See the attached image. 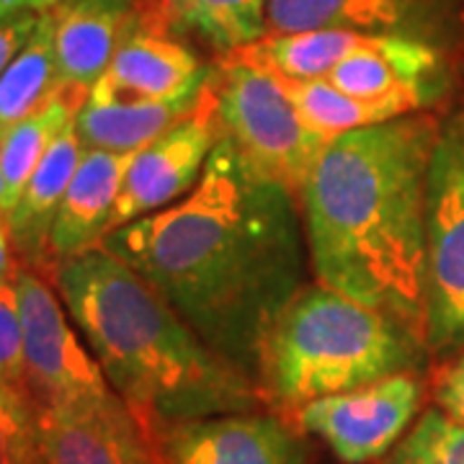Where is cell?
Masks as SVG:
<instances>
[{
	"label": "cell",
	"instance_id": "cell-24",
	"mask_svg": "<svg viewBox=\"0 0 464 464\" xmlns=\"http://www.w3.org/2000/svg\"><path fill=\"white\" fill-rule=\"evenodd\" d=\"M382 464H464V423L433 405Z\"/></svg>",
	"mask_w": 464,
	"mask_h": 464
},
{
	"label": "cell",
	"instance_id": "cell-13",
	"mask_svg": "<svg viewBox=\"0 0 464 464\" xmlns=\"http://www.w3.org/2000/svg\"><path fill=\"white\" fill-rule=\"evenodd\" d=\"M447 0H268L266 34L338 32L408 36L444 47Z\"/></svg>",
	"mask_w": 464,
	"mask_h": 464
},
{
	"label": "cell",
	"instance_id": "cell-5",
	"mask_svg": "<svg viewBox=\"0 0 464 464\" xmlns=\"http://www.w3.org/2000/svg\"><path fill=\"white\" fill-rule=\"evenodd\" d=\"M215 93L222 137L237 158L256 176L299 197L333 137L302 119L276 75L232 52L217 60Z\"/></svg>",
	"mask_w": 464,
	"mask_h": 464
},
{
	"label": "cell",
	"instance_id": "cell-14",
	"mask_svg": "<svg viewBox=\"0 0 464 464\" xmlns=\"http://www.w3.org/2000/svg\"><path fill=\"white\" fill-rule=\"evenodd\" d=\"M44 464H163L124 400L101 408H36Z\"/></svg>",
	"mask_w": 464,
	"mask_h": 464
},
{
	"label": "cell",
	"instance_id": "cell-11",
	"mask_svg": "<svg viewBox=\"0 0 464 464\" xmlns=\"http://www.w3.org/2000/svg\"><path fill=\"white\" fill-rule=\"evenodd\" d=\"M328 81L353 99L408 116L447 99L451 65L447 50L431 42L366 34L364 44L333 67Z\"/></svg>",
	"mask_w": 464,
	"mask_h": 464
},
{
	"label": "cell",
	"instance_id": "cell-15",
	"mask_svg": "<svg viewBox=\"0 0 464 464\" xmlns=\"http://www.w3.org/2000/svg\"><path fill=\"white\" fill-rule=\"evenodd\" d=\"M132 155L134 152L83 150L78 170L52 222L50 256L54 268L67 258L101 246V240L111 232L119 188Z\"/></svg>",
	"mask_w": 464,
	"mask_h": 464
},
{
	"label": "cell",
	"instance_id": "cell-18",
	"mask_svg": "<svg viewBox=\"0 0 464 464\" xmlns=\"http://www.w3.org/2000/svg\"><path fill=\"white\" fill-rule=\"evenodd\" d=\"M204 91V88H201ZM201 96V93H199ZM199 96L176 101L96 99L88 96L75 116V130L83 148L109 152H137L155 137L168 132L188 114Z\"/></svg>",
	"mask_w": 464,
	"mask_h": 464
},
{
	"label": "cell",
	"instance_id": "cell-7",
	"mask_svg": "<svg viewBox=\"0 0 464 464\" xmlns=\"http://www.w3.org/2000/svg\"><path fill=\"white\" fill-rule=\"evenodd\" d=\"M26 395L36 408H101L121 400L103 377L99 362L83 346L60 295L39 271L18 264L14 271Z\"/></svg>",
	"mask_w": 464,
	"mask_h": 464
},
{
	"label": "cell",
	"instance_id": "cell-8",
	"mask_svg": "<svg viewBox=\"0 0 464 464\" xmlns=\"http://www.w3.org/2000/svg\"><path fill=\"white\" fill-rule=\"evenodd\" d=\"M426 384L418 372H400L364 387L302 405L295 423L320 439L343 464L384 459L411 431L420 413Z\"/></svg>",
	"mask_w": 464,
	"mask_h": 464
},
{
	"label": "cell",
	"instance_id": "cell-6",
	"mask_svg": "<svg viewBox=\"0 0 464 464\" xmlns=\"http://www.w3.org/2000/svg\"><path fill=\"white\" fill-rule=\"evenodd\" d=\"M426 346L464 351V109L439 121L429 163Z\"/></svg>",
	"mask_w": 464,
	"mask_h": 464
},
{
	"label": "cell",
	"instance_id": "cell-19",
	"mask_svg": "<svg viewBox=\"0 0 464 464\" xmlns=\"http://www.w3.org/2000/svg\"><path fill=\"white\" fill-rule=\"evenodd\" d=\"M91 96L88 88L65 85L52 96L39 111L18 121L14 130L0 137V176H3V215L16 207L34 168L52 148L60 132L75 121L78 111Z\"/></svg>",
	"mask_w": 464,
	"mask_h": 464
},
{
	"label": "cell",
	"instance_id": "cell-33",
	"mask_svg": "<svg viewBox=\"0 0 464 464\" xmlns=\"http://www.w3.org/2000/svg\"><path fill=\"white\" fill-rule=\"evenodd\" d=\"M137 3H145V0H137Z\"/></svg>",
	"mask_w": 464,
	"mask_h": 464
},
{
	"label": "cell",
	"instance_id": "cell-22",
	"mask_svg": "<svg viewBox=\"0 0 464 464\" xmlns=\"http://www.w3.org/2000/svg\"><path fill=\"white\" fill-rule=\"evenodd\" d=\"M183 36H197L222 57L266 34L268 0H160Z\"/></svg>",
	"mask_w": 464,
	"mask_h": 464
},
{
	"label": "cell",
	"instance_id": "cell-28",
	"mask_svg": "<svg viewBox=\"0 0 464 464\" xmlns=\"http://www.w3.org/2000/svg\"><path fill=\"white\" fill-rule=\"evenodd\" d=\"M42 14L34 11H18V14H0V75L5 72V67L16 60V54L36 32Z\"/></svg>",
	"mask_w": 464,
	"mask_h": 464
},
{
	"label": "cell",
	"instance_id": "cell-17",
	"mask_svg": "<svg viewBox=\"0 0 464 464\" xmlns=\"http://www.w3.org/2000/svg\"><path fill=\"white\" fill-rule=\"evenodd\" d=\"M137 0H60L54 14V52L65 85L93 88L109 70L132 24Z\"/></svg>",
	"mask_w": 464,
	"mask_h": 464
},
{
	"label": "cell",
	"instance_id": "cell-26",
	"mask_svg": "<svg viewBox=\"0 0 464 464\" xmlns=\"http://www.w3.org/2000/svg\"><path fill=\"white\" fill-rule=\"evenodd\" d=\"M0 464H44L36 418L0 413Z\"/></svg>",
	"mask_w": 464,
	"mask_h": 464
},
{
	"label": "cell",
	"instance_id": "cell-2",
	"mask_svg": "<svg viewBox=\"0 0 464 464\" xmlns=\"http://www.w3.org/2000/svg\"><path fill=\"white\" fill-rule=\"evenodd\" d=\"M426 111L338 134L299 191L315 279L426 341Z\"/></svg>",
	"mask_w": 464,
	"mask_h": 464
},
{
	"label": "cell",
	"instance_id": "cell-32",
	"mask_svg": "<svg viewBox=\"0 0 464 464\" xmlns=\"http://www.w3.org/2000/svg\"><path fill=\"white\" fill-rule=\"evenodd\" d=\"M0 215H3V176H0Z\"/></svg>",
	"mask_w": 464,
	"mask_h": 464
},
{
	"label": "cell",
	"instance_id": "cell-3",
	"mask_svg": "<svg viewBox=\"0 0 464 464\" xmlns=\"http://www.w3.org/2000/svg\"><path fill=\"white\" fill-rule=\"evenodd\" d=\"M52 284L103 377L148 436L181 420L264 408L256 382L217 356L109 250L96 246L57 264Z\"/></svg>",
	"mask_w": 464,
	"mask_h": 464
},
{
	"label": "cell",
	"instance_id": "cell-16",
	"mask_svg": "<svg viewBox=\"0 0 464 464\" xmlns=\"http://www.w3.org/2000/svg\"><path fill=\"white\" fill-rule=\"evenodd\" d=\"M83 150V142L72 121L52 142L39 166L34 168L32 179L24 186L16 207L5 217L18 264L39 271L50 282L54 279V264L50 256L52 222L63 204L67 186L78 170Z\"/></svg>",
	"mask_w": 464,
	"mask_h": 464
},
{
	"label": "cell",
	"instance_id": "cell-9",
	"mask_svg": "<svg viewBox=\"0 0 464 464\" xmlns=\"http://www.w3.org/2000/svg\"><path fill=\"white\" fill-rule=\"evenodd\" d=\"M219 140L222 124L217 114L212 70L197 106L179 124H173L168 132L155 137L132 155L121 179L111 230L181 201L199 183L204 166Z\"/></svg>",
	"mask_w": 464,
	"mask_h": 464
},
{
	"label": "cell",
	"instance_id": "cell-25",
	"mask_svg": "<svg viewBox=\"0 0 464 464\" xmlns=\"http://www.w3.org/2000/svg\"><path fill=\"white\" fill-rule=\"evenodd\" d=\"M0 377L11 382L26 395L24 374V331L14 279L0 284ZM29 398V395H26Z\"/></svg>",
	"mask_w": 464,
	"mask_h": 464
},
{
	"label": "cell",
	"instance_id": "cell-31",
	"mask_svg": "<svg viewBox=\"0 0 464 464\" xmlns=\"http://www.w3.org/2000/svg\"><path fill=\"white\" fill-rule=\"evenodd\" d=\"M57 5H60V0H0V14H18V11L47 14Z\"/></svg>",
	"mask_w": 464,
	"mask_h": 464
},
{
	"label": "cell",
	"instance_id": "cell-21",
	"mask_svg": "<svg viewBox=\"0 0 464 464\" xmlns=\"http://www.w3.org/2000/svg\"><path fill=\"white\" fill-rule=\"evenodd\" d=\"M63 88L54 52V14H42L36 32L0 75V137L39 111Z\"/></svg>",
	"mask_w": 464,
	"mask_h": 464
},
{
	"label": "cell",
	"instance_id": "cell-30",
	"mask_svg": "<svg viewBox=\"0 0 464 464\" xmlns=\"http://www.w3.org/2000/svg\"><path fill=\"white\" fill-rule=\"evenodd\" d=\"M16 250L11 243V232H8V222L5 215H0V284L11 282L14 271H16Z\"/></svg>",
	"mask_w": 464,
	"mask_h": 464
},
{
	"label": "cell",
	"instance_id": "cell-10",
	"mask_svg": "<svg viewBox=\"0 0 464 464\" xmlns=\"http://www.w3.org/2000/svg\"><path fill=\"white\" fill-rule=\"evenodd\" d=\"M215 65H207L197 50L170 24L160 0L137 3L132 24L124 34L109 70L91 88L96 99L176 101L199 96Z\"/></svg>",
	"mask_w": 464,
	"mask_h": 464
},
{
	"label": "cell",
	"instance_id": "cell-29",
	"mask_svg": "<svg viewBox=\"0 0 464 464\" xmlns=\"http://www.w3.org/2000/svg\"><path fill=\"white\" fill-rule=\"evenodd\" d=\"M0 413L18 415V418H36L32 400L26 398L18 387H14L5 377H0Z\"/></svg>",
	"mask_w": 464,
	"mask_h": 464
},
{
	"label": "cell",
	"instance_id": "cell-12",
	"mask_svg": "<svg viewBox=\"0 0 464 464\" xmlns=\"http://www.w3.org/2000/svg\"><path fill=\"white\" fill-rule=\"evenodd\" d=\"M150 439L163 464H307L299 429L266 411L181 420Z\"/></svg>",
	"mask_w": 464,
	"mask_h": 464
},
{
	"label": "cell",
	"instance_id": "cell-4",
	"mask_svg": "<svg viewBox=\"0 0 464 464\" xmlns=\"http://www.w3.org/2000/svg\"><path fill=\"white\" fill-rule=\"evenodd\" d=\"M423 335L395 317L325 284H304L266 335L258 392L276 413L364 387L400 372H418Z\"/></svg>",
	"mask_w": 464,
	"mask_h": 464
},
{
	"label": "cell",
	"instance_id": "cell-20",
	"mask_svg": "<svg viewBox=\"0 0 464 464\" xmlns=\"http://www.w3.org/2000/svg\"><path fill=\"white\" fill-rule=\"evenodd\" d=\"M366 34L320 29L299 34H264L258 42L246 44L232 54L264 67L284 81H315L328 78L333 67L364 44ZM230 54V52H227Z\"/></svg>",
	"mask_w": 464,
	"mask_h": 464
},
{
	"label": "cell",
	"instance_id": "cell-1",
	"mask_svg": "<svg viewBox=\"0 0 464 464\" xmlns=\"http://www.w3.org/2000/svg\"><path fill=\"white\" fill-rule=\"evenodd\" d=\"M101 248L253 382L266 335L302 292L310 266L299 197L248 170L225 137L181 201L116 227Z\"/></svg>",
	"mask_w": 464,
	"mask_h": 464
},
{
	"label": "cell",
	"instance_id": "cell-23",
	"mask_svg": "<svg viewBox=\"0 0 464 464\" xmlns=\"http://www.w3.org/2000/svg\"><path fill=\"white\" fill-rule=\"evenodd\" d=\"M289 93L292 103L297 106L302 119L325 137H338V134L351 132V130H364L374 127L382 121L398 119L390 109L372 101L353 99L343 93L341 88L328 81V78H315V81H284L279 78Z\"/></svg>",
	"mask_w": 464,
	"mask_h": 464
},
{
	"label": "cell",
	"instance_id": "cell-27",
	"mask_svg": "<svg viewBox=\"0 0 464 464\" xmlns=\"http://www.w3.org/2000/svg\"><path fill=\"white\" fill-rule=\"evenodd\" d=\"M433 402L464 423V351L433 377Z\"/></svg>",
	"mask_w": 464,
	"mask_h": 464
}]
</instances>
